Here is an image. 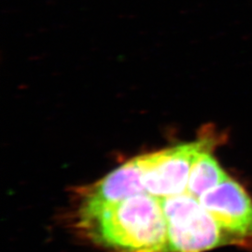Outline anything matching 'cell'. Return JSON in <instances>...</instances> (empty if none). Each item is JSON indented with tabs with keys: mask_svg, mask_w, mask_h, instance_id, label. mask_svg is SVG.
Wrapping results in <instances>:
<instances>
[{
	"mask_svg": "<svg viewBox=\"0 0 252 252\" xmlns=\"http://www.w3.org/2000/svg\"><path fill=\"white\" fill-rule=\"evenodd\" d=\"M81 232L93 242L116 252H168L167 222L161 199L145 192L79 219Z\"/></svg>",
	"mask_w": 252,
	"mask_h": 252,
	"instance_id": "cell-1",
	"label": "cell"
},
{
	"mask_svg": "<svg viewBox=\"0 0 252 252\" xmlns=\"http://www.w3.org/2000/svg\"><path fill=\"white\" fill-rule=\"evenodd\" d=\"M161 199L167 222L169 252H206L226 245L215 218L189 193Z\"/></svg>",
	"mask_w": 252,
	"mask_h": 252,
	"instance_id": "cell-2",
	"label": "cell"
},
{
	"mask_svg": "<svg viewBox=\"0 0 252 252\" xmlns=\"http://www.w3.org/2000/svg\"><path fill=\"white\" fill-rule=\"evenodd\" d=\"M217 142L215 135H204L190 143L141 155L142 180L146 191L157 198L187 192L193 165L204 153L210 152Z\"/></svg>",
	"mask_w": 252,
	"mask_h": 252,
	"instance_id": "cell-3",
	"label": "cell"
},
{
	"mask_svg": "<svg viewBox=\"0 0 252 252\" xmlns=\"http://www.w3.org/2000/svg\"><path fill=\"white\" fill-rule=\"evenodd\" d=\"M199 201L220 226L226 245L252 250V197L241 184L230 178Z\"/></svg>",
	"mask_w": 252,
	"mask_h": 252,
	"instance_id": "cell-4",
	"label": "cell"
},
{
	"mask_svg": "<svg viewBox=\"0 0 252 252\" xmlns=\"http://www.w3.org/2000/svg\"><path fill=\"white\" fill-rule=\"evenodd\" d=\"M140 156L133 158L102 180L80 189L79 219L97 215L118 203L147 192Z\"/></svg>",
	"mask_w": 252,
	"mask_h": 252,
	"instance_id": "cell-5",
	"label": "cell"
},
{
	"mask_svg": "<svg viewBox=\"0 0 252 252\" xmlns=\"http://www.w3.org/2000/svg\"><path fill=\"white\" fill-rule=\"evenodd\" d=\"M230 179L210 152L204 153L193 165L189 182L187 193L199 199L207 191L210 190Z\"/></svg>",
	"mask_w": 252,
	"mask_h": 252,
	"instance_id": "cell-6",
	"label": "cell"
}]
</instances>
